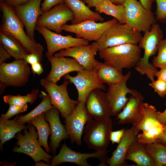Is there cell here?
Masks as SVG:
<instances>
[{
  "label": "cell",
  "instance_id": "603a6c76",
  "mask_svg": "<svg viewBox=\"0 0 166 166\" xmlns=\"http://www.w3.org/2000/svg\"><path fill=\"white\" fill-rule=\"evenodd\" d=\"M139 132L132 126L125 129L123 136L116 149L108 158L107 164L110 166H123L127 165L125 162L126 153L131 145L137 141Z\"/></svg>",
  "mask_w": 166,
  "mask_h": 166
},
{
  "label": "cell",
  "instance_id": "5bb4252c",
  "mask_svg": "<svg viewBox=\"0 0 166 166\" xmlns=\"http://www.w3.org/2000/svg\"><path fill=\"white\" fill-rule=\"evenodd\" d=\"M92 118L87 110L85 103L78 101L71 114L65 118V126L72 143L81 145L85 125Z\"/></svg>",
  "mask_w": 166,
  "mask_h": 166
},
{
  "label": "cell",
  "instance_id": "7bdbcfd3",
  "mask_svg": "<svg viewBox=\"0 0 166 166\" xmlns=\"http://www.w3.org/2000/svg\"><path fill=\"white\" fill-rule=\"evenodd\" d=\"M11 57L7 51L0 44V64L5 62Z\"/></svg>",
  "mask_w": 166,
  "mask_h": 166
},
{
  "label": "cell",
  "instance_id": "f907efd6",
  "mask_svg": "<svg viewBox=\"0 0 166 166\" xmlns=\"http://www.w3.org/2000/svg\"><path fill=\"white\" fill-rule=\"evenodd\" d=\"M158 142L166 145V125H165L164 128L163 136L159 140Z\"/></svg>",
  "mask_w": 166,
  "mask_h": 166
},
{
  "label": "cell",
  "instance_id": "52a82bcc",
  "mask_svg": "<svg viewBox=\"0 0 166 166\" xmlns=\"http://www.w3.org/2000/svg\"><path fill=\"white\" fill-rule=\"evenodd\" d=\"M122 5L125 8V24L136 31L144 33L156 23L151 10L146 9L137 0H126Z\"/></svg>",
  "mask_w": 166,
  "mask_h": 166
},
{
  "label": "cell",
  "instance_id": "db71d44e",
  "mask_svg": "<svg viewBox=\"0 0 166 166\" xmlns=\"http://www.w3.org/2000/svg\"><path fill=\"white\" fill-rule=\"evenodd\" d=\"M82 1H84V2H85V0H81Z\"/></svg>",
  "mask_w": 166,
  "mask_h": 166
},
{
  "label": "cell",
  "instance_id": "836d02e7",
  "mask_svg": "<svg viewBox=\"0 0 166 166\" xmlns=\"http://www.w3.org/2000/svg\"><path fill=\"white\" fill-rule=\"evenodd\" d=\"M39 93L38 89H34L31 93L24 96L19 94L17 95L10 94L5 95L3 97V100L5 103L9 105H23L28 103L32 104L37 99Z\"/></svg>",
  "mask_w": 166,
  "mask_h": 166
},
{
  "label": "cell",
  "instance_id": "6da1fadb",
  "mask_svg": "<svg viewBox=\"0 0 166 166\" xmlns=\"http://www.w3.org/2000/svg\"><path fill=\"white\" fill-rule=\"evenodd\" d=\"M0 6L2 13L0 31L14 37L29 53L37 54L42 58L43 47L25 32L24 26L16 14L14 7L4 0H0Z\"/></svg>",
  "mask_w": 166,
  "mask_h": 166
},
{
  "label": "cell",
  "instance_id": "7dc6e473",
  "mask_svg": "<svg viewBox=\"0 0 166 166\" xmlns=\"http://www.w3.org/2000/svg\"><path fill=\"white\" fill-rule=\"evenodd\" d=\"M166 106V102L165 104ZM157 119L159 122L163 125H166V108L162 112L159 111Z\"/></svg>",
  "mask_w": 166,
  "mask_h": 166
},
{
  "label": "cell",
  "instance_id": "1f68e13d",
  "mask_svg": "<svg viewBox=\"0 0 166 166\" xmlns=\"http://www.w3.org/2000/svg\"><path fill=\"white\" fill-rule=\"evenodd\" d=\"M39 96L42 100V102L28 113L24 115L18 116L17 119L18 122L22 124H24L26 123L28 124L35 117L45 113L50 109L55 108L51 104L48 94L43 91H41Z\"/></svg>",
  "mask_w": 166,
  "mask_h": 166
},
{
  "label": "cell",
  "instance_id": "4fadbf2b",
  "mask_svg": "<svg viewBox=\"0 0 166 166\" xmlns=\"http://www.w3.org/2000/svg\"><path fill=\"white\" fill-rule=\"evenodd\" d=\"M63 77L75 86L78 93V102L85 103L88 96L94 89L106 90L105 86L98 79L95 69L91 70L84 69L77 72L75 76L67 74Z\"/></svg>",
  "mask_w": 166,
  "mask_h": 166
},
{
  "label": "cell",
  "instance_id": "30bf717a",
  "mask_svg": "<svg viewBox=\"0 0 166 166\" xmlns=\"http://www.w3.org/2000/svg\"><path fill=\"white\" fill-rule=\"evenodd\" d=\"M107 150L96 151L93 153H82L76 152L67 147L65 144L62 145L58 154L52 158L50 166H56L64 163H71L80 166H91L87 161L89 158H95L100 161L99 166H106L108 159Z\"/></svg>",
  "mask_w": 166,
  "mask_h": 166
},
{
  "label": "cell",
  "instance_id": "2e32d148",
  "mask_svg": "<svg viewBox=\"0 0 166 166\" xmlns=\"http://www.w3.org/2000/svg\"><path fill=\"white\" fill-rule=\"evenodd\" d=\"M98 51V44L95 41L89 45H82L62 49L54 53L56 57H69L76 60L84 69L91 70L95 69V57Z\"/></svg>",
  "mask_w": 166,
  "mask_h": 166
},
{
  "label": "cell",
  "instance_id": "8fae6325",
  "mask_svg": "<svg viewBox=\"0 0 166 166\" xmlns=\"http://www.w3.org/2000/svg\"><path fill=\"white\" fill-rule=\"evenodd\" d=\"M35 30L43 37L46 43L47 51L45 55L48 58L53 56L57 51L70 47L89 45V42L71 35L63 36L53 32L46 27L36 25Z\"/></svg>",
  "mask_w": 166,
  "mask_h": 166
},
{
  "label": "cell",
  "instance_id": "7402d4cb",
  "mask_svg": "<svg viewBox=\"0 0 166 166\" xmlns=\"http://www.w3.org/2000/svg\"><path fill=\"white\" fill-rule=\"evenodd\" d=\"M60 112L55 108L49 109L44 113L45 119L49 124L51 129L49 146L53 153L56 152L61 141L69 138L65 126L59 118Z\"/></svg>",
  "mask_w": 166,
  "mask_h": 166
},
{
  "label": "cell",
  "instance_id": "f1b7e54d",
  "mask_svg": "<svg viewBox=\"0 0 166 166\" xmlns=\"http://www.w3.org/2000/svg\"><path fill=\"white\" fill-rule=\"evenodd\" d=\"M144 114L143 118L136 128L139 132H144L163 125L158 121L157 115L159 111L155 107L146 103H143Z\"/></svg>",
  "mask_w": 166,
  "mask_h": 166
},
{
  "label": "cell",
  "instance_id": "8d00e7d4",
  "mask_svg": "<svg viewBox=\"0 0 166 166\" xmlns=\"http://www.w3.org/2000/svg\"><path fill=\"white\" fill-rule=\"evenodd\" d=\"M9 105V108L7 112L5 114H2L1 115L0 120H9L15 115L25 112L28 108L27 104L23 105Z\"/></svg>",
  "mask_w": 166,
  "mask_h": 166
},
{
  "label": "cell",
  "instance_id": "d6a6232c",
  "mask_svg": "<svg viewBox=\"0 0 166 166\" xmlns=\"http://www.w3.org/2000/svg\"><path fill=\"white\" fill-rule=\"evenodd\" d=\"M145 147L154 166H166V145L157 142L145 144Z\"/></svg>",
  "mask_w": 166,
  "mask_h": 166
},
{
  "label": "cell",
  "instance_id": "c3c4849f",
  "mask_svg": "<svg viewBox=\"0 0 166 166\" xmlns=\"http://www.w3.org/2000/svg\"><path fill=\"white\" fill-rule=\"evenodd\" d=\"M153 1V0H140V2L146 9L149 10H151Z\"/></svg>",
  "mask_w": 166,
  "mask_h": 166
},
{
  "label": "cell",
  "instance_id": "8992f818",
  "mask_svg": "<svg viewBox=\"0 0 166 166\" xmlns=\"http://www.w3.org/2000/svg\"><path fill=\"white\" fill-rule=\"evenodd\" d=\"M142 37L140 33L118 22L109 27L97 41L98 51L125 44H137Z\"/></svg>",
  "mask_w": 166,
  "mask_h": 166
},
{
  "label": "cell",
  "instance_id": "3957f363",
  "mask_svg": "<svg viewBox=\"0 0 166 166\" xmlns=\"http://www.w3.org/2000/svg\"><path fill=\"white\" fill-rule=\"evenodd\" d=\"M104 63L122 69L135 66L141 57V49L137 44L128 43L109 47L99 51Z\"/></svg>",
  "mask_w": 166,
  "mask_h": 166
},
{
  "label": "cell",
  "instance_id": "44dd1931",
  "mask_svg": "<svg viewBox=\"0 0 166 166\" xmlns=\"http://www.w3.org/2000/svg\"><path fill=\"white\" fill-rule=\"evenodd\" d=\"M51 65V69L46 80L57 83L61 77L73 72H79L84 69L76 60L72 58L57 57L54 55L47 58Z\"/></svg>",
  "mask_w": 166,
  "mask_h": 166
},
{
  "label": "cell",
  "instance_id": "681fc988",
  "mask_svg": "<svg viewBox=\"0 0 166 166\" xmlns=\"http://www.w3.org/2000/svg\"><path fill=\"white\" fill-rule=\"evenodd\" d=\"M102 0H85L87 4V6L89 8L95 7Z\"/></svg>",
  "mask_w": 166,
  "mask_h": 166
},
{
  "label": "cell",
  "instance_id": "83f0119b",
  "mask_svg": "<svg viewBox=\"0 0 166 166\" xmlns=\"http://www.w3.org/2000/svg\"><path fill=\"white\" fill-rule=\"evenodd\" d=\"M18 116L12 120H0V148L3 144L14 137L22 130L28 129V126L21 124L17 121Z\"/></svg>",
  "mask_w": 166,
  "mask_h": 166
},
{
  "label": "cell",
  "instance_id": "ac0fdd59",
  "mask_svg": "<svg viewBox=\"0 0 166 166\" xmlns=\"http://www.w3.org/2000/svg\"><path fill=\"white\" fill-rule=\"evenodd\" d=\"M131 74V72L128 71L122 81L109 85L106 93L110 107L111 116H117L121 111L129 100L127 95L132 94L135 90L129 88L127 86V82Z\"/></svg>",
  "mask_w": 166,
  "mask_h": 166
},
{
  "label": "cell",
  "instance_id": "d590c367",
  "mask_svg": "<svg viewBox=\"0 0 166 166\" xmlns=\"http://www.w3.org/2000/svg\"><path fill=\"white\" fill-rule=\"evenodd\" d=\"M152 64L157 68L166 67V38L160 42L158 47L157 55L152 61Z\"/></svg>",
  "mask_w": 166,
  "mask_h": 166
},
{
  "label": "cell",
  "instance_id": "7a4b0ae2",
  "mask_svg": "<svg viewBox=\"0 0 166 166\" xmlns=\"http://www.w3.org/2000/svg\"><path fill=\"white\" fill-rule=\"evenodd\" d=\"M163 38L162 30L156 23L149 30L144 33L138 43L140 48L144 49V54L136 65L135 69L140 74L146 75L151 81L154 80L155 74L158 70L149 62V59L157 52L158 45Z\"/></svg>",
  "mask_w": 166,
  "mask_h": 166
},
{
  "label": "cell",
  "instance_id": "e575fe53",
  "mask_svg": "<svg viewBox=\"0 0 166 166\" xmlns=\"http://www.w3.org/2000/svg\"><path fill=\"white\" fill-rule=\"evenodd\" d=\"M164 126L156 127L138 134L137 141L144 144L158 142L164 135Z\"/></svg>",
  "mask_w": 166,
  "mask_h": 166
},
{
  "label": "cell",
  "instance_id": "d4e9b609",
  "mask_svg": "<svg viewBox=\"0 0 166 166\" xmlns=\"http://www.w3.org/2000/svg\"><path fill=\"white\" fill-rule=\"evenodd\" d=\"M97 76L102 83L108 85L114 84L122 81L125 75L122 73V69H117L104 63L96 60L95 67Z\"/></svg>",
  "mask_w": 166,
  "mask_h": 166
},
{
  "label": "cell",
  "instance_id": "f6af8a7d",
  "mask_svg": "<svg viewBox=\"0 0 166 166\" xmlns=\"http://www.w3.org/2000/svg\"><path fill=\"white\" fill-rule=\"evenodd\" d=\"M9 5L13 6H20L24 4L31 0H4Z\"/></svg>",
  "mask_w": 166,
  "mask_h": 166
},
{
  "label": "cell",
  "instance_id": "ee69618b",
  "mask_svg": "<svg viewBox=\"0 0 166 166\" xmlns=\"http://www.w3.org/2000/svg\"><path fill=\"white\" fill-rule=\"evenodd\" d=\"M31 70L34 74L40 75L43 72L44 70L40 62H38L31 65Z\"/></svg>",
  "mask_w": 166,
  "mask_h": 166
},
{
  "label": "cell",
  "instance_id": "484cf974",
  "mask_svg": "<svg viewBox=\"0 0 166 166\" xmlns=\"http://www.w3.org/2000/svg\"><path fill=\"white\" fill-rule=\"evenodd\" d=\"M125 160L131 161L138 166H154L152 159L146 150L145 144L138 141L131 145Z\"/></svg>",
  "mask_w": 166,
  "mask_h": 166
},
{
  "label": "cell",
  "instance_id": "4316f807",
  "mask_svg": "<svg viewBox=\"0 0 166 166\" xmlns=\"http://www.w3.org/2000/svg\"><path fill=\"white\" fill-rule=\"evenodd\" d=\"M0 44L15 59H23L29 53L21 43L11 35L0 31Z\"/></svg>",
  "mask_w": 166,
  "mask_h": 166
},
{
  "label": "cell",
  "instance_id": "d6986e66",
  "mask_svg": "<svg viewBox=\"0 0 166 166\" xmlns=\"http://www.w3.org/2000/svg\"><path fill=\"white\" fill-rule=\"evenodd\" d=\"M42 1L31 0L14 7L16 14L23 24L26 34L32 39H34L37 22L42 13L41 6Z\"/></svg>",
  "mask_w": 166,
  "mask_h": 166
},
{
  "label": "cell",
  "instance_id": "b9f144b4",
  "mask_svg": "<svg viewBox=\"0 0 166 166\" xmlns=\"http://www.w3.org/2000/svg\"><path fill=\"white\" fill-rule=\"evenodd\" d=\"M42 58L37 54L29 53L24 56L23 59L27 63L31 65L37 62H41L42 60Z\"/></svg>",
  "mask_w": 166,
  "mask_h": 166
},
{
  "label": "cell",
  "instance_id": "816d5d0a",
  "mask_svg": "<svg viewBox=\"0 0 166 166\" xmlns=\"http://www.w3.org/2000/svg\"><path fill=\"white\" fill-rule=\"evenodd\" d=\"M113 3L117 5H123L126 0H110Z\"/></svg>",
  "mask_w": 166,
  "mask_h": 166
},
{
  "label": "cell",
  "instance_id": "5b68a950",
  "mask_svg": "<svg viewBox=\"0 0 166 166\" xmlns=\"http://www.w3.org/2000/svg\"><path fill=\"white\" fill-rule=\"evenodd\" d=\"M28 129L23 130L24 135L18 132L15 137L18 140L12 151L14 152L25 154L32 158L35 162L43 160L50 166L52 156L45 152L41 148L37 138L38 132L35 127L28 124Z\"/></svg>",
  "mask_w": 166,
  "mask_h": 166
},
{
  "label": "cell",
  "instance_id": "cb8c5ba5",
  "mask_svg": "<svg viewBox=\"0 0 166 166\" xmlns=\"http://www.w3.org/2000/svg\"><path fill=\"white\" fill-rule=\"evenodd\" d=\"M73 12L74 18L72 24H76L88 20L103 22L104 18L97 12L91 10L81 0H63Z\"/></svg>",
  "mask_w": 166,
  "mask_h": 166
},
{
  "label": "cell",
  "instance_id": "7c38bea8",
  "mask_svg": "<svg viewBox=\"0 0 166 166\" xmlns=\"http://www.w3.org/2000/svg\"><path fill=\"white\" fill-rule=\"evenodd\" d=\"M117 22L115 18L100 22L88 20L76 24H65L62 26L61 29L75 34L77 38L88 42H97L109 27Z\"/></svg>",
  "mask_w": 166,
  "mask_h": 166
},
{
  "label": "cell",
  "instance_id": "f5cc1de1",
  "mask_svg": "<svg viewBox=\"0 0 166 166\" xmlns=\"http://www.w3.org/2000/svg\"><path fill=\"white\" fill-rule=\"evenodd\" d=\"M35 166H50L47 163H45L40 161L36 162Z\"/></svg>",
  "mask_w": 166,
  "mask_h": 166
},
{
  "label": "cell",
  "instance_id": "bcb514c9",
  "mask_svg": "<svg viewBox=\"0 0 166 166\" xmlns=\"http://www.w3.org/2000/svg\"><path fill=\"white\" fill-rule=\"evenodd\" d=\"M155 77L166 83V67L160 69L155 73Z\"/></svg>",
  "mask_w": 166,
  "mask_h": 166
},
{
  "label": "cell",
  "instance_id": "f546056e",
  "mask_svg": "<svg viewBox=\"0 0 166 166\" xmlns=\"http://www.w3.org/2000/svg\"><path fill=\"white\" fill-rule=\"evenodd\" d=\"M44 113L35 117L28 124H32L36 128L38 134V141L39 144L44 148L47 153H49L51 150L48 145V139L51 134V129L45 119Z\"/></svg>",
  "mask_w": 166,
  "mask_h": 166
},
{
  "label": "cell",
  "instance_id": "74e56055",
  "mask_svg": "<svg viewBox=\"0 0 166 166\" xmlns=\"http://www.w3.org/2000/svg\"><path fill=\"white\" fill-rule=\"evenodd\" d=\"M149 85L152 88L154 92L156 93L159 97L164 98L166 95V83L163 81L157 78L151 81Z\"/></svg>",
  "mask_w": 166,
  "mask_h": 166
},
{
  "label": "cell",
  "instance_id": "60d3db41",
  "mask_svg": "<svg viewBox=\"0 0 166 166\" xmlns=\"http://www.w3.org/2000/svg\"><path fill=\"white\" fill-rule=\"evenodd\" d=\"M125 129L124 128H123L111 132L110 135V140L112 144H118L119 143L123 136Z\"/></svg>",
  "mask_w": 166,
  "mask_h": 166
},
{
  "label": "cell",
  "instance_id": "ab89813d",
  "mask_svg": "<svg viewBox=\"0 0 166 166\" xmlns=\"http://www.w3.org/2000/svg\"><path fill=\"white\" fill-rule=\"evenodd\" d=\"M63 3H64L63 0H44L41 5V11L43 13L55 6Z\"/></svg>",
  "mask_w": 166,
  "mask_h": 166
},
{
  "label": "cell",
  "instance_id": "277c9868",
  "mask_svg": "<svg viewBox=\"0 0 166 166\" xmlns=\"http://www.w3.org/2000/svg\"><path fill=\"white\" fill-rule=\"evenodd\" d=\"M113 126L111 118L105 120L92 118L88 121L84 128L83 137L88 148L96 151L107 150Z\"/></svg>",
  "mask_w": 166,
  "mask_h": 166
},
{
  "label": "cell",
  "instance_id": "4dcf8cb0",
  "mask_svg": "<svg viewBox=\"0 0 166 166\" xmlns=\"http://www.w3.org/2000/svg\"><path fill=\"white\" fill-rule=\"evenodd\" d=\"M95 7L98 13L112 16L120 23H125V8L122 5L116 4L110 0H102Z\"/></svg>",
  "mask_w": 166,
  "mask_h": 166
},
{
  "label": "cell",
  "instance_id": "9a60e30c",
  "mask_svg": "<svg viewBox=\"0 0 166 166\" xmlns=\"http://www.w3.org/2000/svg\"><path fill=\"white\" fill-rule=\"evenodd\" d=\"M74 15L72 10L65 3L58 4L42 14L39 18L37 25L44 26L59 34L63 25L72 21Z\"/></svg>",
  "mask_w": 166,
  "mask_h": 166
},
{
  "label": "cell",
  "instance_id": "ffe728a7",
  "mask_svg": "<svg viewBox=\"0 0 166 166\" xmlns=\"http://www.w3.org/2000/svg\"><path fill=\"white\" fill-rule=\"evenodd\" d=\"M85 106L89 115L94 119L105 120L112 116L106 93L101 89H95L90 93Z\"/></svg>",
  "mask_w": 166,
  "mask_h": 166
},
{
  "label": "cell",
  "instance_id": "f35d334b",
  "mask_svg": "<svg viewBox=\"0 0 166 166\" xmlns=\"http://www.w3.org/2000/svg\"><path fill=\"white\" fill-rule=\"evenodd\" d=\"M156 9L155 15L156 20L166 21V0H155Z\"/></svg>",
  "mask_w": 166,
  "mask_h": 166
},
{
  "label": "cell",
  "instance_id": "e0dca14e",
  "mask_svg": "<svg viewBox=\"0 0 166 166\" xmlns=\"http://www.w3.org/2000/svg\"><path fill=\"white\" fill-rule=\"evenodd\" d=\"M131 94L125 106L117 116V124H130L136 128L144 116V98L143 95L136 90Z\"/></svg>",
  "mask_w": 166,
  "mask_h": 166
},
{
  "label": "cell",
  "instance_id": "9c48e42d",
  "mask_svg": "<svg viewBox=\"0 0 166 166\" xmlns=\"http://www.w3.org/2000/svg\"><path fill=\"white\" fill-rule=\"evenodd\" d=\"M31 71L28 64L23 59L0 64V84L6 87H20L28 81Z\"/></svg>",
  "mask_w": 166,
  "mask_h": 166
},
{
  "label": "cell",
  "instance_id": "ba28073f",
  "mask_svg": "<svg viewBox=\"0 0 166 166\" xmlns=\"http://www.w3.org/2000/svg\"><path fill=\"white\" fill-rule=\"evenodd\" d=\"M65 80L60 85L45 78L41 79L40 81L41 85L49 94L51 104L59 110L64 118L71 114L78 103V100H72L69 97L67 87L70 82Z\"/></svg>",
  "mask_w": 166,
  "mask_h": 166
}]
</instances>
